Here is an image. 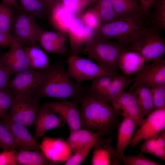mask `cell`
Instances as JSON below:
<instances>
[{"label": "cell", "mask_w": 165, "mask_h": 165, "mask_svg": "<svg viewBox=\"0 0 165 165\" xmlns=\"http://www.w3.org/2000/svg\"><path fill=\"white\" fill-rule=\"evenodd\" d=\"M134 122L131 119L124 117L119 126L117 141L115 149L119 159L124 154L125 148L129 145L135 127Z\"/></svg>", "instance_id": "23"}, {"label": "cell", "mask_w": 165, "mask_h": 165, "mask_svg": "<svg viewBox=\"0 0 165 165\" xmlns=\"http://www.w3.org/2000/svg\"><path fill=\"white\" fill-rule=\"evenodd\" d=\"M134 81V78L129 76H116L108 89L101 95L97 96L108 103H112L126 88Z\"/></svg>", "instance_id": "24"}, {"label": "cell", "mask_w": 165, "mask_h": 165, "mask_svg": "<svg viewBox=\"0 0 165 165\" xmlns=\"http://www.w3.org/2000/svg\"><path fill=\"white\" fill-rule=\"evenodd\" d=\"M155 109L165 107V84L150 86Z\"/></svg>", "instance_id": "38"}, {"label": "cell", "mask_w": 165, "mask_h": 165, "mask_svg": "<svg viewBox=\"0 0 165 165\" xmlns=\"http://www.w3.org/2000/svg\"><path fill=\"white\" fill-rule=\"evenodd\" d=\"M80 0H61L59 4L66 7H70L76 5Z\"/></svg>", "instance_id": "50"}, {"label": "cell", "mask_w": 165, "mask_h": 165, "mask_svg": "<svg viewBox=\"0 0 165 165\" xmlns=\"http://www.w3.org/2000/svg\"><path fill=\"white\" fill-rule=\"evenodd\" d=\"M0 148L3 150L19 149L10 129L1 120L0 121Z\"/></svg>", "instance_id": "35"}, {"label": "cell", "mask_w": 165, "mask_h": 165, "mask_svg": "<svg viewBox=\"0 0 165 165\" xmlns=\"http://www.w3.org/2000/svg\"><path fill=\"white\" fill-rule=\"evenodd\" d=\"M45 103L64 120L68 127L70 133L82 128L80 112L78 102L62 99Z\"/></svg>", "instance_id": "12"}, {"label": "cell", "mask_w": 165, "mask_h": 165, "mask_svg": "<svg viewBox=\"0 0 165 165\" xmlns=\"http://www.w3.org/2000/svg\"><path fill=\"white\" fill-rule=\"evenodd\" d=\"M99 135L101 136L100 134L98 132L81 128L70 133L66 141L72 153H74L80 148Z\"/></svg>", "instance_id": "27"}, {"label": "cell", "mask_w": 165, "mask_h": 165, "mask_svg": "<svg viewBox=\"0 0 165 165\" xmlns=\"http://www.w3.org/2000/svg\"><path fill=\"white\" fill-rule=\"evenodd\" d=\"M116 18L136 16L140 11L139 0H111Z\"/></svg>", "instance_id": "28"}, {"label": "cell", "mask_w": 165, "mask_h": 165, "mask_svg": "<svg viewBox=\"0 0 165 165\" xmlns=\"http://www.w3.org/2000/svg\"><path fill=\"white\" fill-rule=\"evenodd\" d=\"M16 42V41L11 34L0 31V47H9Z\"/></svg>", "instance_id": "45"}, {"label": "cell", "mask_w": 165, "mask_h": 165, "mask_svg": "<svg viewBox=\"0 0 165 165\" xmlns=\"http://www.w3.org/2000/svg\"><path fill=\"white\" fill-rule=\"evenodd\" d=\"M22 11L33 16L36 19L42 18L50 11L43 0H19Z\"/></svg>", "instance_id": "30"}, {"label": "cell", "mask_w": 165, "mask_h": 165, "mask_svg": "<svg viewBox=\"0 0 165 165\" xmlns=\"http://www.w3.org/2000/svg\"><path fill=\"white\" fill-rule=\"evenodd\" d=\"M43 70V81L36 92L40 99L50 97L81 102L86 91L80 83L71 79L64 62H55Z\"/></svg>", "instance_id": "1"}, {"label": "cell", "mask_w": 165, "mask_h": 165, "mask_svg": "<svg viewBox=\"0 0 165 165\" xmlns=\"http://www.w3.org/2000/svg\"><path fill=\"white\" fill-rule=\"evenodd\" d=\"M160 135H158L157 139L156 142L158 147H165V130L161 131Z\"/></svg>", "instance_id": "46"}, {"label": "cell", "mask_w": 165, "mask_h": 165, "mask_svg": "<svg viewBox=\"0 0 165 165\" xmlns=\"http://www.w3.org/2000/svg\"><path fill=\"white\" fill-rule=\"evenodd\" d=\"M67 39L64 33L60 32L43 31L39 43L48 52L53 54H64L67 51Z\"/></svg>", "instance_id": "20"}, {"label": "cell", "mask_w": 165, "mask_h": 165, "mask_svg": "<svg viewBox=\"0 0 165 165\" xmlns=\"http://www.w3.org/2000/svg\"><path fill=\"white\" fill-rule=\"evenodd\" d=\"M153 155L165 161V147L157 148L153 152Z\"/></svg>", "instance_id": "48"}, {"label": "cell", "mask_w": 165, "mask_h": 165, "mask_svg": "<svg viewBox=\"0 0 165 165\" xmlns=\"http://www.w3.org/2000/svg\"><path fill=\"white\" fill-rule=\"evenodd\" d=\"M40 147L46 157L54 163L65 162L72 153L66 141L60 138L45 137L43 138Z\"/></svg>", "instance_id": "16"}, {"label": "cell", "mask_w": 165, "mask_h": 165, "mask_svg": "<svg viewBox=\"0 0 165 165\" xmlns=\"http://www.w3.org/2000/svg\"><path fill=\"white\" fill-rule=\"evenodd\" d=\"M11 76L9 69L3 62L1 55H0V91L7 86Z\"/></svg>", "instance_id": "44"}, {"label": "cell", "mask_w": 165, "mask_h": 165, "mask_svg": "<svg viewBox=\"0 0 165 165\" xmlns=\"http://www.w3.org/2000/svg\"><path fill=\"white\" fill-rule=\"evenodd\" d=\"M143 23L137 15L115 18L101 23L95 29L94 36L109 39H115L126 46L130 37Z\"/></svg>", "instance_id": "5"}, {"label": "cell", "mask_w": 165, "mask_h": 165, "mask_svg": "<svg viewBox=\"0 0 165 165\" xmlns=\"http://www.w3.org/2000/svg\"><path fill=\"white\" fill-rule=\"evenodd\" d=\"M64 120L58 116L45 103L39 105L34 123V137L37 140L43 136L49 130L63 126Z\"/></svg>", "instance_id": "15"}, {"label": "cell", "mask_w": 165, "mask_h": 165, "mask_svg": "<svg viewBox=\"0 0 165 165\" xmlns=\"http://www.w3.org/2000/svg\"><path fill=\"white\" fill-rule=\"evenodd\" d=\"M67 72L71 78L80 83L104 76H120L123 75L117 72L96 64L89 59L81 57L78 55L71 56L68 61Z\"/></svg>", "instance_id": "8"}, {"label": "cell", "mask_w": 165, "mask_h": 165, "mask_svg": "<svg viewBox=\"0 0 165 165\" xmlns=\"http://www.w3.org/2000/svg\"><path fill=\"white\" fill-rule=\"evenodd\" d=\"M88 4L85 0H80L75 6L66 7L59 4L50 12V21L59 32L68 33L73 20Z\"/></svg>", "instance_id": "10"}, {"label": "cell", "mask_w": 165, "mask_h": 165, "mask_svg": "<svg viewBox=\"0 0 165 165\" xmlns=\"http://www.w3.org/2000/svg\"><path fill=\"white\" fill-rule=\"evenodd\" d=\"M94 8L101 23L108 22L116 18L111 0H98Z\"/></svg>", "instance_id": "33"}, {"label": "cell", "mask_w": 165, "mask_h": 165, "mask_svg": "<svg viewBox=\"0 0 165 165\" xmlns=\"http://www.w3.org/2000/svg\"><path fill=\"white\" fill-rule=\"evenodd\" d=\"M161 31L148 22H144L130 37L126 49L138 53L145 61L162 59L165 53V40Z\"/></svg>", "instance_id": "3"}, {"label": "cell", "mask_w": 165, "mask_h": 165, "mask_svg": "<svg viewBox=\"0 0 165 165\" xmlns=\"http://www.w3.org/2000/svg\"><path fill=\"white\" fill-rule=\"evenodd\" d=\"M16 153V165H47L50 161L41 150L19 149Z\"/></svg>", "instance_id": "26"}, {"label": "cell", "mask_w": 165, "mask_h": 165, "mask_svg": "<svg viewBox=\"0 0 165 165\" xmlns=\"http://www.w3.org/2000/svg\"><path fill=\"white\" fill-rule=\"evenodd\" d=\"M134 83L129 91L131 92L138 84H142L149 86L165 84V60L162 59L149 64H145L135 73Z\"/></svg>", "instance_id": "13"}, {"label": "cell", "mask_w": 165, "mask_h": 165, "mask_svg": "<svg viewBox=\"0 0 165 165\" xmlns=\"http://www.w3.org/2000/svg\"><path fill=\"white\" fill-rule=\"evenodd\" d=\"M111 139H100L95 147L92 164L98 165H119L120 162L115 149L111 145Z\"/></svg>", "instance_id": "19"}, {"label": "cell", "mask_w": 165, "mask_h": 165, "mask_svg": "<svg viewBox=\"0 0 165 165\" xmlns=\"http://www.w3.org/2000/svg\"><path fill=\"white\" fill-rule=\"evenodd\" d=\"M2 2L9 5L17 11H21L18 0H1Z\"/></svg>", "instance_id": "47"}, {"label": "cell", "mask_w": 165, "mask_h": 165, "mask_svg": "<svg viewBox=\"0 0 165 165\" xmlns=\"http://www.w3.org/2000/svg\"><path fill=\"white\" fill-rule=\"evenodd\" d=\"M116 76L104 75L92 80L89 90L97 96L104 92L109 87Z\"/></svg>", "instance_id": "36"}, {"label": "cell", "mask_w": 165, "mask_h": 165, "mask_svg": "<svg viewBox=\"0 0 165 165\" xmlns=\"http://www.w3.org/2000/svg\"><path fill=\"white\" fill-rule=\"evenodd\" d=\"M16 149L3 150L0 153V165H16Z\"/></svg>", "instance_id": "43"}, {"label": "cell", "mask_w": 165, "mask_h": 165, "mask_svg": "<svg viewBox=\"0 0 165 165\" xmlns=\"http://www.w3.org/2000/svg\"><path fill=\"white\" fill-rule=\"evenodd\" d=\"M159 134H155L145 139L141 147V152L152 154L158 148L156 139Z\"/></svg>", "instance_id": "42"}, {"label": "cell", "mask_w": 165, "mask_h": 165, "mask_svg": "<svg viewBox=\"0 0 165 165\" xmlns=\"http://www.w3.org/2000/svg\"><path fill=\"white\" fill-rule=\"evenodd\" d=\"M147 116L130 141L129 145L132 147L165 129V107L155 109Z\"/></svg>", "instance_id": "9"}, {"label": "cell", "mask_w": 165, "mask_h": 165, "mask_svg": "<svg viewBox=\"0 0 165 165\" xmlns=\"http://www.w3.org/2000/svg\"><path fill=\"white\" fill-rule=\"evenodd\" d=\"M145 62L144 59L138 53L126 49L119 59L118 65L124 74L129 75L138 72Z\"/></svg>", "instance_id": "22"}, {"label": "cell", "mask_w": 165, "mask_h": 165, "mask_svg": "<svg viewBox=\"0 0 165 165\" xmlns=\"http://www.w3.org/2000/svg\"><path fill=\"white\" fill-rule=\"evenodd\" d=\"M88 4L92 2H96L98 0H85Z\"/></svg>", "instance_id": "51"}, {"label": "cell", "mask_w": 165, "mask_h": 165, "mask_svg": "<svg viewBox=\"0 0 165 165\" xmlns=\"http://www.w3.org/2000/svg\"><path fill=\"white\" fill-rule=\"evenodd\" d=\"M16 9L2 2L0 3V31L10 34Z\"/></svg>", "instance_id": "31"}, {"label": "cell", "mask_w": 165, "mask_h": 165, "mask_svg": "<svg viewBox=\"0 0 165 165\" xmlns=\"http://www.w3.org/2000/svg\"><path fill=\"white\" fill-rule=\"evenodd\" d=\"M82 51L86 53L89 59L97 64L117 72L118 61L126 46L118 41L94 36L86 42Z\"/></svg>", "instance_id": "4"}, {"label": "cell", "mask_w": 165, "mask_h": 165, "mask_svg": "<svg viewBox=\"0 0 165 165\" xmlns=\"http://www.w3.org/2000/svg\"><path fill=\"white\" fill-rule=\"evenodd\" d=\"M85 25L96 29L100 23L94 8L88 10L83 14L81 17Z\"/></svg>", "instance_id": "40"}, {"label": "cell", "mask_w": 165, "mask_h": 165, "mask_svg": "<svg viewBox=\"0 0 165 165\" xmlns=\"http://www.w3.org/2000/svg\"><path fill=\"white\" fill-rule=\"evenodd\" d=\"M13 96L12 92L7 86L0 91V121L9 109Z\"/></svg>", "instance_id": "39"}, {"label": "cell", "mask_w": 165, "mask_h": 165, "mask_svg": "<svg viewBox=\"0 0 165 165\" xmlns=\"http://www.w3.org/2000/svg\"><path fill=\"white\" fill-rule=\"evenodd\" d=\"M147 21L160 30H165V0H158L153 5Z\"/></svg>", "instance_id": "32"}, {"label": "cell", "mask_w": 165, "mask_h": 165, "mask_svg": "<svg viewBox=\"0 0 165 165\" xmlns=\"http://www.w3.org/2000/svg\"><path fill=\"white\" fill-rule=\"evenodd\" d=\"M112 104L118 114L132 120L136 127L140 126L143 122L144 116L131 92L123 91Z\"/></svg>", "instance_id": "14"}, {"label": "cell", "mask_w": 165, "mask_h": 165, "mask_svg": "<svg viewBox=\"0 0 165 165\" xmlns=\"http://www.w3.org/2000/svg\"><path fill=\"white\" fill-rule=\"evenodd\" d=\"M50 11L54 8L60 2L61 0H43Z\"/></svg>", "instance_id": "49"}, {"label": "cell", "mask_w": 165, "mask_h": 165, "mask_svg": "<svg viewBox=\"0 0 165 165\" xmlns=\"http://www.w3.org/2000/svg\"><path fill=\"white\" fill-rule=\"evenodd\" d=\"M124 165H161V164L152 160L145 156L142 152L134 156L123 155L119 158Z\"/></svg>", "instance_id": "37"}, {"label": "cell", "mask_w": 165, "mask_h": 165, "mask_svg": "<svg viewBox=\"0 0 165 165\" xmlns=\"http://www.w3.org/2000/svg\"><path fill=\"white\" fill-rule=\"evenodd\" d=\"M1 120L9 128L19 149L27 150H41L40 144L25 126L10 119L5 115Z\"/></svg>", "instance_id": "18"}, {"label": "cell", "mask_w": 165, "mask_h": 165, "mask_svg": "<svg viewBox=\"0 0 165 165\" xmlns=\"http://www.w3.org/2000/svg\"><path fill=\"white\" fill-rule=\"evenodd\" d=\"M82 128L109 135L113 130L118 113L109 104L88 89L80 102Z\"/></svg>", "instance_id": "2"}, {"label": "cell", "mask_w": 165, "mask_h": 165, "mask_svg": "<svg viewBox=\"0 0 165 165\" xmlns=\"http://www.w3.org/2000/svg\"><path fill=\"white\" fill-rule=\"evenodd\" d=\"M1 56L11 75L31 68L24 48L17 42L10 46L9 50Z\"/></svg>", "instance_id": "17"}, {"label": "cell", "mask_w": 165, "mask_h": 165, "mask_svg": "<svg viewBox=\"0 0 165 165\" xmlns=\"http://www.w3.org/2000/svg\"><path fill=\"white\" fill-rule=\"evenodd\" d=\"M144 116L155 110L150 87L142 84L136 85L132 91Z\"/></svg>", "instance_id": "25"}, {"label": "cell", "mask_w": 165, "mask_h": 165, "mask_svg": "<svg viewBox=\"0 0 165 165\" xmlns=\"http://www.w3.org/2000/svg\"><path fill=\"white\" fill-rule=\"evenodd\" d=\"M101 138L98 136L76 151L66 162L64 165H79L85 159L91 150L97 145Z\"/></svg>", "instance_id": "34"}, {"label": "cell", "mask_w": 165, "mask_h": 165, "mask_svg": "<svg viewBox=\"0 0 165 165\" xmlns=\"http://www.w3.org/2000/svg\"><path fill=\"white\" fill-rule=\"evenodd\" d=\"M44 76L43 70L30 68L14 75L7 86L13 95L19 93L35 92L41 86Z\"/></svg>", "instance_id": "11"}, {"label": "cell", "mask_w": 165, "mask_h": 165, "mask_svg": "<svg viewBox=\"0 0 165 165\" xmlns=\"http://www.w3.org/2000/svg\"><path fill=\"white\" fill-rule=\"evenodd\" d=\"M158 0H139L140 11L138 16L143 21H146L149 15L151 10L155 4Z\"/></svg>", "instance_id": "41"}, {"label": "cell", "mask_w": 165, "mask_h": 165, "mask_svg": "<svg viewBox=\"0 0 165 165\" xmlns=\"http://www.w3.org/2000/svg\"><path fill=\"white\" fill-rule=\"evenodd\" d=\"M31 68L44 70L50 66L49 58L45 52L37 46L24 48Z\"/></svg>", "instance_id": "29"}, {"label": "cell", "mask_w": 165, "mask_h": 165, "mask_svg": "<svg viewBox=\"0 0 165 165\" xmlns=\"http://www.w3.org/2000/svg\"><path fill=\"white\" fill-rule=\"evenodd\" d=\"M39 99L36 92L14 94L7 117L26 127L34 125L39 106Z\"/></svg>", "instance_id": "6"}, {"label": "cell", "mask_w": 165, "mask_h": 165, "mask_svg": "<svg viewBox=\"0 0 165 165\" xmlns=\"http://www.w3.org/2000/svg\"><path fill=\"white\" fill-rule=\"evenodd\" d=\"M85 28V24L79 17L73 20L69 28L68 33L73 55H78L82 51L83 46L86 42Z\"/></svg>", "instance_id": "21"}, {"label": "cell", "mask_w": 165, "mask_h": 165, "mask_svg": "<svg viewBox=\"0 0 165 165\" xmlns=\"http://www.w3.org/2000/svg\"><path fill=\"white\" fill-rule=\"evenodd\" d=\"M43 31L33 16L16 10L10 34L24 48L37 46Z\"/></svg>", "instance_id": "7"}]
</instances>
